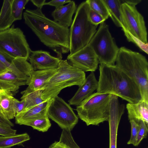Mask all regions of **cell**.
Masks as SVG:
<instances>
[{
  "instance_id": "1",
  "label": "cell",
  "mask_w": 148,
  "mask_h": 148,
  "mask_svg": "<svg viewBox=\"0 0 148 148\" xmlns=\"http://www.w3.org/2000/svg\"><path fill=\"white\" fill-rule=\"evenodd\" d=\"M25 24L45 45L52 50L57 57L70 51L69 29L46 17L42 8L27 9L23 13Z\"/></svg>"
},
{
  "instance_id": "2",
  "label": "cell",
  "mask_w": 148,
  "mask_h": 148,
  "mask_svg": "<svg viewBox=\"0 0 148 148\" xmlns=\"http://www.w3.org/2000/svg\"><path fill=\"white\" fill-rule=\"evenodd\" d=\"M99 71L97 92L114 95L130 103L143 101L137 84L116 65L100 64Z\"/></svg>"
},
{
  "instance_id": "3",
  "label": "cell",
  "mask_w": 148,
  "mask_h": 148,
  "mask_svg": "<svg viewBox=\"0 0 148 148\" xmlns=\"http://www.w3.org/2000/svg\"><path fill=\"white\" fill-rule=\"evenodd\" d=\"M116 62L115 65L135 82L143 101L148 103V62L146 58L122 47L119 48Z\"/></svg>"
},
{
  "instance_id": "4",
  "label": "cell",
  "mask_w": 148,
  "mask_h": 148,
  "mask_svg": "<svg viewBox=\"0 0 148 148\" xmlns=\"http://www.w3.org/2000/svg\"><path fill=\"white\" fill-rule=\"evenodd\" d=\"M90 10L87 0L77 8L69 29L70 55L88 44L97 31L98 25L93 24L90 19Z\"/></svg>"
},
{
  "instance_id": "5",
  "label": "cell",
  "mask_w": 148,
  "mask_h": 148,
  "mask_svg": "<svg viewBox=\"0 0 148 148\" xmlns=\"http://www.w3.org/2000/svg\"><path fill=\"white\" fill-rule=\"evenodd\" d=\"M86 78L85 72L70 65L66 60H60L56 73L50 78L42 97L45 100L58 96L64 88L74 85L80 87Z\"/></svg>"
},
{
  "instance_id": "6",
  "label": "cell",
  "mask_w": 148,
  "mask_h": 148,
  "mask_svg": "<svg viewBox=\"0 0 148 148\" xmlns=\"http://www.w3.org/2000/svg\"><path fill=\"white\" fill-rule=\"evenodd\" d=\"M110 95L97 92L92 93L77 106L76 110L78 117L87 126L97 125L108 121Z\"/></svg>"
},
{
  "instance_id": "7",
  "label": "cell",
  "mask_w": 148,
  "mask_h": 148,
  "mask_svg": "<svg viewBox=\"0 0 148 148\" xmlns=\"http://www.w3.org/2000/svg\"><path fill=\"white\" fill-rule=\"evenodd\" d=\"M89 44L96 54L100 64L114 65L119 48L105 22L100 24Z\"/></svg>"
},
{
  "instance_id": "8",
  "label": "cell",
  "mask_w": 148,
  "mask_h": 148,
  "mask_svg": "<svg viewBox=\"0 0 148 148\" xmlns=\"http://www.w3.org/2000/svg\"><path fill=\"white\" fill-rule=\"evenodd\" d=\"M31 51L23 32L14 25L0 31V52L13 59L27 60Z\"/></svg>"
},
{
  "instance_id": "9",
  "label": "cell",
  "mask_w": 148,
  "mask_h": 148,
  "mask_svg": "<svg viewBox=\"0 0 148 148\" xmlns=\"http://www.w3.org/2000/svg\"><path fill=\"white\" fill-rule=\"evenodd\" d=\"M47 114L62 130H72L78 121V117L70 105L58 96L52 99Z\"/></svg>"
},
{
  "instance_id": "10",
  "label": "cell",
  "mask_w": 148,
  "mask_h": 148,
  "mask_svg": "<svg viewBox=\"0 0 148 148\" xmlns=\"http://www.w3.org/2000/svg\"><path fill=\"white\" fill-rule=\"evenodd\" d=\"M124 28L134 37L145 43H148L147 32L144 17L136 6L125 3L121 7Z\"/></svg>"
},
{
  "instance_id": "11",
  "label": "cell",
  "mask_w": 148,
  "mask_h": 148,
  "mask_svg": "<svg viewBox=\"0 0 148 148\" xmlns=\"http://www.w3.org/2000/svg\"><path fill=\"white\" fill-rule=\"evenodd\" d=\"M66 60L70 65L84 72H94L99 63L96 54L89 44L74 53L69 54Z\"/></svg>"
},
{
  "instance_id": "12",
  "label": "cell",
  "mask_w": 148,
  "mask_h": 148,
  "mask_svg": "<svg viewBox=\"0 0 148 148\" xmlns=\"http://www.w3.org/2000/svg\"><path fill=\"white\" fill-rule=\"evenodd\" d=\"M109 116L108 122L110 129V148H116L118 127L121 118L124 113L125 106L119 103L118 97L110 95Z\"/></svg>"
},
{
  "instance_id": "13",
  "label": "cell",
  "mask_w": 148,
  "mask_h": 148,
  "mask_svg": "<svg viewBox=\"0 0 148 148\" xmlns=\"http://www.w3.org/2000/svg\"><path fill=\"white\" fill-rule=\"evenodd\" d=\"M61 59L42 50L32 51L28 58L34 71L57 69Z\"/></svg>"
},
{
  "instance_id": "14",
  "label": "cell",
  "mask_w": 148,
  "mask_h": 148,
  "mask_svg": "<svg viewBox=\"0 0 148 148\" xmlns=\"http://www.w3.org/2000/svg\"><path fill=\"white\" fill-rule=\"evenodd\" d=\"M57 68L34 71L28 80V86L21 93L22 97L35 91L43 90L50 78L56 73Z\"/></svg>"
},
{
  "instance_id": "15",
  "label": "cell",
  "mask_w": 148,
  "mask_h": 148,
  "mask_svg": "<svg viewBox=\"0 0 148 148\" xmlns=\"http://www.w3.org/2000/svg\"><path fill=\"white\" fill-rule=\"evenodd\" d=\"M98 85V81L96 79L94 72H91L73 96L68 101L69 104L78 106L83 100L97 89Z\"/></svg>"
},
{
  "instance_id": "16",
  "label": "cell",
  "mask_w": 148,
  "mask_h": 148,
  "mask_svg": "<svg viewBox=\"0 0 148 148\" xmlns=\"http://www.w3.org/2000/svg\"><path fill=\"white\" fill-rule=\"evenodd\" d=\"M52 99H47L43 103L23 112L15 117V123L22 125L26 121L48 116L49 106Z\"/></svg>"
},
{
  "instance_id": "17",
  "label": "cell",
  "mask_w": 148,
  "mask_h": 148,
  "mask_svg": "<svg viewBox=\"0 0 148 148\" xmlns=\"http://www.w3.org/2000/svg\"><path fill=\"white\" fill-rule=\"evenodd\" d=\"M77 8L75 2L72 1L66 5L55 8L51 15L54 21L62 26L69 28L71 25L72 17Z\"/></svg>"
},
{
  "instance_id": "18",
  "label": "cell",
  "mask_w": 148,
  "mask_h": 148,
  "mask_svg": "<svg viewBox=\"0 0 148 148\" xmlns=\"http://www.w3.org/2000/svg\"><path fill=\"white\" fill-rule=\"evenodd\" d=\"M129 121L139 122L140 120L148 125V103L141 101L137 103H127L126 105Z\"/></svg>"
},
{
  "instance_id": "19",
  "label": "cell",
  "mask_w": 148,
  "mask_h": 148,
  "mask_svg": "<svg viewBox=\"0 0 148 148\" xmlns=\"http://www.w3.org/2000/svg\"><path fill=\"white\" fill-rule=\"evenodd\" d=\"M108 11L109 16L115 25L124 28L121 7L122 3L120 0H103Z\"/></svg>"
},
{
  "instance_id": "20",
  "label": "cell",
  "mask_w": 148,
  "mask_h": 148,
  "mask_svg": "<svg viewBox=\"0 0 148 148\" xmlns=\"http://www.w3.org/2000/svg\"><path fill=\"white\" fill-rule=\"evenodd\" d=\"M14 98L11 92L3 90L0 93V112L9 120L15 117Z\"/></svg>"
},
{
  "instance_id": "21",
  "label": "cell",
  "mask_w": 148,
  "mask_h": 148,
  "mask_svg": "<svg viewBox=\"0 0 148 148\" xmlns=\"http://www.w3.org/2000/svg\"><path fill=\"white\" fill-rule=\"evenodd\" d=\"M13 0L3 1L0 12V31L10 28L15 21L12 8Z\"/></svg>"
},
{
  "instance_id": "22",
  "label": "cell",
  "mask_w": 148,
  "mask_h": 148,
  "mask_svg": "<svg viewBox=\"0 0 148 148\" xmlns=\"http://www.w3.org/2000/svg\"><path fill=\"white\" fill-rule=\"evenodd\" d=\"M30 139L27 133L16 134L11 136H0V148H10L22 144Z\"/></svg>"
},
{
  "instance_id": "23",
  "label": "cell",
  "mask_w": 148,
  "mask_h": 148,
  "mask_svg": "<svg viewBox=\"0 0 148 148\" xmlns=\"http://www.w3.org/2000/svg\"><path fill=\"white\" fill-rule=\"evenodd\" d=\"M43 91L41 90H38L25 96L21 97V99L24 100L25 101V107L23 112L43 103L47 100H44L42 98Z\"/></svg>"
},
{
  "instance_id": "24",
  "label": "cell",
  "mask_w": 148,
  "mask_h": 148,
  "mask_svg": "<svg viewBox=\"0 0 148 148\" xmlns=\"http://www.w3.org/2000/svg\"><path fill=\"white\" fill-rule=\"evenodd\" d=\"M22 125L30 126L33 129L42 132L47 131L51 126L48 116L26 121Z\"/></svg>"
},
{
  "instance_id": "25",
  "label": "cell",
  "mask_w": 148,
  "mask_h": 148,
  "mask_svg": "<svg viewBox=\"0 0 148 148\" xmlns=\"http://www.w3.org/2000/svg\"><path fill=\"white\" fill-rule=\"evenodd\" d=\"M90 9L100 15L105 20L109 13L103 0H87Z\"/></svg>"
},
{
  "instance_id": "26",
  "label": "cell",
  "mask_w": 148,
  "mask_h": 148,
  "mask_svg": "<svg viewBox=\"0 0 148 148\" xmlns=\"http://www.w3.org/2000/svg\"><path fill=\"white\" fill-rule=\"evenodd\" d=\"M29 1V0H13L12 8L15 21L22 19L23 10Z\"/></svg>"
},
{
  "instance_id": "27",
  "label": "cell",
  "mask_w": 148,
  "mask_h": 148,
  "mask_svg": "<svg viewBox=\"0 0 148 148\" xmlns=\"http://www.w3.org/2000/svg\"><path fill=\"white\" fill-rule=\"evenodd\" d=\"M59 141L65 144L69 148H80L75 141L71 131L69 130H62Z\"/></svg>"
},
{
  "instance_id": "28",
  "label": "cell",
  "mask_w": 148,
  "mask_h": 148,
  "mask_svg": "<svg viewBox=\"0 0 148 148\" xmlns=\"http://www.w3.org/2000/svg\"><path fill=\"white\" fill-rule=\"evenodd\" d=\"M123 31L125 35L129 42L133 43L141 50L148 54V43H144L138 38L132 35L126 30H124Z\"/></svg>"
},
{
  "instance_id": "29",
  "label": "cell",
  "mask_w": 148,
  "mask_h": 148,
  "mask_svg": "<svg viewBox=\"0 0 148 148\" xmlns=\"http://www.w3.org/2000/svg\"><path fill=\"white\" fill-rule=\"evenodd\" d=\"M139 129L134 146H138L142 140L146 138L148 132V125L143 121H139Z\"/></svg>"
},
{
  "instance_id": "30",
  "label": "cell",
  "mask_w": 148,
  "mask_h": 148,
  "mask_svg": "<svg viewBox=\"0 0 148 148\" xmlns=\"http://www.w3.org/2000/svg\"><path fill=\"white\" fill-rule=\"evenodd\" d=\"M130 122L131 125V135L127 144H132L134 146L139 129V122H136L133 120L130 121Z\"/></svg>"
},
{
  "instance_id": "31",
  "label": "cell",
  "mask_w": 148,
  "mask_h": 148,
  "mask_svg": "<svg viewBox=\"0 0 148 148\" xmlns=\"http://www.w3.org/2000/svg\"><path fill=\"white\" fill-rule=\"evenodd\" d=\"M25 105V101L22 99L19 101L14 98V109L15 117L22 112L24 110Z\"/></svg>"
},
{
  "instance_id": "32",
  "label": "cell",
  "mask_w": 148,
  "mask_h": 148,
  "mask_svg": "<svg viewBox=\"0 0 148 148\" xmlns=\"http://www.w3.org/2000/svg\"><path fill=\"white\" fill-rule=\"evenodd\" d=\"M89 16L91 22L95 25H98L105 21L100 15L91 9Z\"/></svg>"
},
{
  "instance_id": "33",
  "label": "cell",
  "mask_w": 148,
  "mask_h": 148,
  "mask_svg": "<svg viewBox=\"0 0 148 148\" xmlns=\"http://www.w3.org/2000/svg\"><path fill=\"white\" fill-rule=\"evenodd\" d=\"M16 130L11 127L0 124V135L3 136H11L16 134Z\"/></svg>"
},
{
  "instance_id": "34",
  "label": "cell",
  "mask_w": 148,
  "mask_h": 148,
  "mask_svg": "<svg viewBox=\"0 0 148 148\" xmlns=\"http://www.w3.org/2000/svg\"><path fill=\"white\" fill-rule=\"evenodd\" d=\"M14 59L0 52V61L6 67L8 70L10 68Z\"/></svg>"
},
{
  "instance_id": "35",
  "label": "cell",
  "mask_w": 148,
  "mask_h": 148,
  "mask_svg": "<svg viewBox=\"0 0 148 148\" xmlns=\"http://www.w3.org/2000/svg\"><path fill=\"white\" fill-rule=\"evenodd\" d=\"M72 1L70 0H54L45 3V5L54 6L55 8L62 5L66 3H69Z\"/></svg>"
},
{
  "instance_id": "36",
  "label": "cell",
  "mask_w": 148,
  "mask_h": 148,
  "mask_svg": "<svg viewBox=\"0 0 148 148\" xmlns=\"http://www.w3.org/2000/svg\"><path fill=\"white\" fill-rule=\"evenodd\" d=\"M0 124L9 127H11L14 126V124L10 120L7 119L0 112Z\"/></svg>"
},
{
  "instance_id": "37",
  "label": "cell",
  "mask_w": 148,
  "mask_h": 148,
  "mask_svg": "<svg viewBox=\"0 0 148 148\" xmlns=\"http://www.w3.org/2000/svg\"><path fill=\"white\" fill-rule=\"evenodd\" d=\"M49 148H69L64 143L57 141H55L51 145Z\"/></svg>"
},
{
  "instance_id": "38",
  "label": "cell",
  "mask_w": 148,
  "mask_h": 148,
  "mask_svg": "<svg viewBox=\"0 0 148 148\" xmlns=\"http://www.w3.org/2000/svg\"><path fill=\"white\" fill-rule=\"evenodd\" d=\"M30 1L36 6L37 8H42L43 6L45 5L46 3L45 0H31Z\"/></svg>"
},
{
  "instance_id": "39",
  "label": "cell",
  "mask_w": 148,
  "mask_h": 148,
  "mask_svg": "<svg viewBox=\"0 0 148 148\" xmlns=\"http://www.w3.org/2000/svg\"><path fill=\"white\" fill-rule=\"evenodd\" d=\"M121 1L122 3H124L129 5L135 6L141 1V0H121Z\"/></svg>"
},
{
  "instance_id": "40",
  "label": "cell",
  "mask_w": 148,
  "mask_h": 148,
  "mask_svg": "<svg viewBox=\"0 0 148 148\" xmlns=\"http://www.w3.org/2000/svg\"><path fill=\"white\" fill-rule=\"evenodd\" d=\"M8 70L6 67L0 61V75Z\"/></svg>"
},
{
  "instance_id": "41",
  "label": "cell",
  "mask_w": 148,
  "mask_h": 148,
  "mask_svg": "<svg viewBox=\"0 0 148 148\" xmlns=\"http://www.w3.org/2000/svg\"><path fill=\"white\" fill-rule=\"evenodd\" d=\"M3 90L0 85V93Z\"/></svg>"
}]
</instances>
